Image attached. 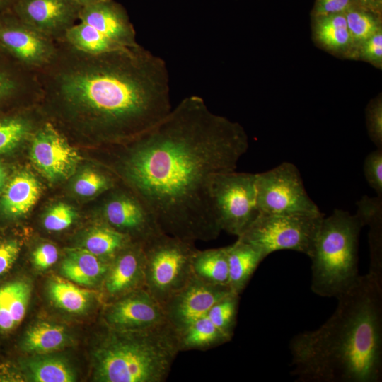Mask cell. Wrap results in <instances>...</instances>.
Segmentation results:
<instances>
[{"label":"cell","instance_id":"cell-29","mask_svg":"<svg viewBox=\"0 0 382 382\" xmlns=\"http://www.w3.org/2000/svg\"><path fill=\"white\" fill-rule=\"evenodd\" d=\"M347 28L353 42L354 57L359 46L382 28L381 16H379L357 4L345 13Z\"/></svg>","mask_w":382,"mask_h":382},{"label":"cell","instance_id":"cell-42","mask_svg":"<svg viewBox=\"0 0 382 382\" xmlns=\"http://www.w3.org/2000/svg\"><path fill=\"white\" fill-rule=\"evenodd\" d=\"M7 171L6 169L0 165V195L2 193L5 185L7 183Z\"/></svg>","mask_w":382,"mask_h":382},{"label":"cell","instance_id":"cell-7","mask_svg":"<svg viewBox=\"0 0 382 382\" xmlns=\"http://www.w3.org/2000/svg\"><path fill=\"white\" fill-rule=\"evenodd\" d=\"M194 243L163 232L142 245L144 289L163 308L193 277Z\"/></svg>","mask_w":382,"mask_h":382},{"label":"cell","instance_id":"cell-24","mask_svg":"<svg viewBox=\"0 0 382 382\" xmlns=\"http://www.w3.org/2000/svg\"><path fill=\"white\" fill-rule=\"evenodd\" d=\"M193 277L214 285L228 286V267L226 247L197 250L192 261Z\"/></svg>","mask_w":382,"mask_h":382},{"label":"cell","instance_id":"cell-31","mask_svg":"<svg viewBox=\"0 0 382 382\" xmlns=\"http://www.w3.org/2000/svg\"><path fill=\"white\" fill-rule=\"evenodd\" d=\"M115 185L112 175L96 168L85 169L73 185L74 192L81 197H93L108 191Z\"/></svg>","mask_w":382,"mask_h":382},{"label":"cell","instance_id":"cell-9","mask_svg":"<svg viewBox=\"0 0 382 382\" xmlns=\"http://www.w3.org/2000/svg\"><path fill=\"white\" fill-rule=\"evenodd\" d=\"M257 173L235 170L215 175L211 196L221 231L239 237L259 216Z\"/></svg>","mask_w":382,"mask_h":382},{"label":"cell","instance_id":"cell-1","mask_svg":"<svg viewBox=\"0 0 382 382\" xmlns=\"http://www.w3.org/2000/svg\"><path fill=\"white\" fill-rule=\"evenodd\" d=\"M129 144L115 170L161 230L209 241L222 231L211 196L212 178L233 171L249 143L244 128L212 112L203 98H183Z\"/></svg>","mask_w":382,"mask_h":382},{"label":"cell","instance_id":"cell-21","mask_svg":"<svg viewBox=\"0 0 382 382\" xmlns=\"http://www.w3.org/2000/svg\"><path fill=\"white\" fill-rule=\"evenodd\" d=\"M313 31L316 41L323 48L352 57L353 42L345 13L313 17Z\"/></svg>","mask_w":382,"mask_h":382},{"label":"cell","instance_id":"cell-25","mask_svg":"<svg viewBox=\"0 0 382 382\" xmlns=\"http://www.w3.org/2000/svg\"><path fill=\"white\" fill-rule=\"evenodd\" d=\"M47 289L50 299L57 307L74 314H81L90 308L96 294L57 277L49 281Z\"/></svg>","mask_w":382,"mask_h":382},{"label":"cell","instance_id":"cell-3","mask_svg":"<svg viewBox=\"0 0 382 382\" xmlns=\"http://www.w3.org/2000/svg\"><path fill=\"white\" fill-rule=\"evenodd\" d=\"M318 328L289 343L300 382H379L382 378V277L369 272L337 298Z\"/></svg>","mask_w":382,"mask_h":382},{"label":"cell","instance_id":"cell-38","mask_svg":"<svg viewBox=\"0 0 382 382\" xmlns=\"http://www.w3.org/2000/svg\"><path fill=\"white\" fill-rule=\"evenodd\" d=\"M58 257V250L54 245L43 243L33 251V262L38 270H45L57 261Z\"/></svg>","mask_w":382,"mask_h":382},{"label":"cell","instance_id":"cell-45","mask_svg":"<svg viewBox=\"0 0 382 382\" xmlns=\"http://www.w3.org/2000/svg\"><path fill=\"white\" fill-rule=\"evenodd\" d=\"M361 0H358V1H359V3L361 2Z\"/></svg>","mask_w":382,"mask_h":382},{"label":"cell","instance_id":"cell-13","mask_svg":"<svg viewBox=\"0 0 382 382\" xmlns=\"http://www.w3.org/2000/svg\"><path fill=\"white\" fill-rule=\"evenodd\" d=\"M232 292L228 286L208 284L192 277L163 306L166 321L178 336Z\"/></svg>","mask_w":382,"mask_h":382},{"label":"cell","instance_id":"cell-5","mask_svg":"<svg viewBox=\"0 0 382 382\" xmlns=\"http://www.w3.org/2000/svg\"><path fill=\"white\" fill-rule=\"evenodd\" d=\"M363 224L357 215L335 209L323 217L311 256V289L337 298L358 279V245Z\"/></svg>","mask_w":382,"mask_h":382},{"label":"cell","instance_id":"cell-12","mask_svg":"<svg viewBox=\"0 0 382 382\" xmlns=\"http://www.w3.org/2000/svg\"><path fill=\"white\" fill-rule=\"evenodd\" d=\"M30 154L35 167L52 182L69 178L81 159L76 149L50 122L33 132Z\"/></svg>","mask_w":382,"mask_h":382},{"label":"cell","instance_id":"cell-27","mask_svg":"<svg viewBox=\"0 0 382 382\" xmlns=\"http://www.w3.org/2000/svg\"><path fill=\"white\" fill-rule=\"evenodd\" d=\"M231 337L220 330L207 314L178 335L180 352L206 350L229 342Z\"/></svg>","mask_w":382,"mask_h":382},{"label":"cell","instance_id":"cell-15","mask_svg":"<svg viewBox=\"0 0 382 382\" xmlns=\"http://www.w3.org/2000/svg\"><path fill=\"white\" fill-rule=\"evenodd\" d=\"M0 47L25 69L36 72L50 64L57 42L37 32L19 18L0 24Z\"/></svg>","mask_w":382,"mask_h":382},{"label":"cell","instance_id":"cell-16","mask_svg":"<svg viewBox=\"0 0 382 382\" xmlns=\"http://www.w3.org/2000/svg\"><path fill=\"white\" fill-rule=\"evenodd\" d=\"M81 8L71 0H15L18 18L54 41L63 40Z\"/></svg>","mask_w":382,"mask_h":382},{"label":"cell","instance_id":"cell-10","mask_svg":"<svg viewBox=\"0 0 382 382\" xmlns=\"http://www.w3.org/2000/svg\"><path fill=\"white\" fill-rule=\"evenodd\" d=\"M257 204L260 214H318L308 195L297 167L290 162L257 173Z\"/></svg>","mask_w":382,"mask_h":382},{"label":"cell","instance_id":"cell-40","mask_svg":"<svg viewBox=\"0 0 382 382\" xmlns=\"http://www.w3.org/2000/svg\"><path fill=\"white\" fill-rule=\"evenodd\" d=\"M21 89L28 88L25 83H22L14 74L0 66V99L16 93Z\"/></svg>","mask_w":382,"mask_h":382},{"label":"cell","instance_id":"cell-11","mask_svg":"<svg viewBox=\"0 0 382 382\" xmlns=\"http://www.w3.org/2000/svg\"><path fill=\"white\" fill-rule=\"evenodd\" d=\"M101 207L103 220L133 242L143 245L163 233L154 216L129 187L115 189Z\"/></svg>","mask_w":382,"mask_h":382},{"label":"cell","instance_id":"cell-19","mask_svg":"<svg viewBox=\"0 0 382 382\" xmlns=\"http://www.w3.org/2000/svg\"><path fill=\"white\" fill-rule=\"evenodd\" d=\"M110 261L99 257L84 248H70L61 266L63 275L83 286L103 284Z\"/></svg>","mask_w":382,"mask_h":382},{"label":"cell","instance_id":"cell-37","mask_svg":"<svg viewBox=\"0 0 382 382\" xmlns=\"http://www.w3.org/2000/svg\"><path fill=\"white\" fill-rule=\"evenodd\" d=\"M357 4H359L358 0H316L312 17L345 13Z\"/></svg>","mask_w":382,"mask_h":382},{"label":"cell","instance_id":"cell-39","mask_svg":"<svg viewBox=\"0 0 382 382\" xmlns=\"http://www.w3.org/2000/svg\"><path fill=\"white\" fill-rule=\"evenodd\" d=\"M20 250V244L16 240L0 241V277L11 268Z\"/></svg>","mask_w":382,"mask_h":382},{"label":"cell","instance_id":"cell-22","mask_svg":"<svg viewBox=\"0 0 382 382\" xmlns=\"http://www.w3.org/2000/svg\"><path fill=\"white\" fill-rule=\"evenodd\" d=\"M30 284L15 280L0 286V331L16 328L26 313L31 295Z\"/></svg>","mask_w":382,"mask_h":382},{"label":"cell","instance_id":"cell-26","mask_svg":"<svg viewBox=\"0 0 382 382\" xmlns=\"http://www.w3.org/2000/svg\"><path fill=\"white\" fill-rule=\"evenodd\" d=\"M133 243L128 236L103 221L89 231L83 241V248L99 257L111 261Z\"/></svg>","mask_w":382,"mask_h":382},{"label":"cell","instance_id":"cell-28","mask_svg":"<svg viewBox=\"0 0 382 382\" xmlns=\"http://www.w3.org/2000/svg\"><path fill=\"white\" fill-rule=\"evenodd\" d=\"M29 378L35 382H73L76 374L69 364L57 357H39L26 364Z\"/></svg>","mask_w":382,"mask_h":382},{"label":"cell","instance_id":"cell-43","mask_svg":"<svg viewBox=\"0 0 382 382\" xmlns=\"http://www.w3.org/2000/svg\"><path fill=\"white\" fill-rule=\"evenodd\" d=\"M71 1L76 3L81 7H83V6L93 4L103 1V0H71Z\"/></svg>","mask_w":382,"mask_h":382},{"label":"cell","instance_id":"cell-8","mask_svg":"<svg viewBox=\"0 0 382 382\" xmlns=\"http://www.w3.org/2000/svg\"><path fill=\"white\" fill-rule=\"evenodd\" d=\"M324 214H260L238 239L250 243L265 257L281 250H291L311 256Z\"/></svg>","mask_w":382,"mask_h":382},{"label":"cell","instance_id":"cell-34","mask_svg":"<svg viewBox=\"0 0 382 382\" xmlns=\"http://www.w3.org/2000/svg\"><path fill=\"white\" fill-rule=\"evenodd\" d=\"M366 128L369 138L378 149H382V99L371 100L366 110Z\"/></svg>","mask_w":382,"mask_h":382},{"label":"cell","instance_id":"cell-23","mask_svg":"<svg viewBox=\"0 0 382 382\" xmlns=\"http://www.w3.org/2000/svg\"><path fill=\"white\" fill-rule=\"evenodd\" d=\"M70 342L71 337L64 327L40 322L26 331L21 347L26 352L43 355L62 349Z\"/></svg>","mask_w":382,"mask_h":382},{"label":"cell","instance_id":"cell-30","mask_svg":"<svg viewBox=\"0 0 382 382\" xmlns=\"http://www.w3.org/2000/svg\"><path fill=\"white\" fill-rule=\"evenodd\" d=\"M32 122L25 117L13 116L0 120V154L18 146L32 133Z\"/></svg>","mask_w":382,"mask_h":382},{"label":"cell","instance_id":"cell-14","mask_svg":"<svg viewBox=\"0 0 382 382\" xmlns=\"http://www.w3.org/2000/svg\"><path fill=\"white\" fill-rule=\"evenodd\" d=\"M103 320L106 326L117 330H146L168 323L163 306L145 289L109 302Z\"/></svg>","mask_w":382,"mask_h":382},{"label":"cell","instance_id":"cell-20","mask_svg":"<svg viewBox=\"0 0 382 382\" xmlns=\"http://www.w3.org/2000/svg\"><path fill=\"white\" fill-rule=\"evenodd\" d=\"M226 248L228 285L233 293L239 295L265 257L256 247L238 238L233 244L226 246Z\"/></svg>","mask_w":382,"mask_h":382},{"label":"cell","instance_id":"cell-41","mask_svg":"<svg viewBox=\"0 0 382 382\" xmlns=\"http://www.w3.org/2000/svg\"><path fill=\"white\" fill-rule=\"evenodd\" d=\"M359 4L374 13L381 16L382 0H361Z\"/></svg>","mask_w":382,"mask_h":382},{"label":"cell","instance_id":"cell-6","mask_svg":"<svg viewBox=\"0 0 382 382\" xmlns=\"http://www.w3.org/2000/svg\"><path fill=\"white\" fill-rule=\"evenodd\" d=\"M62 41L92 54L123 50L138 45L125 8L115 0H103L81 8L78 21Z\"/></svg>","mask_w":382,"mask_h":382},{"label":"cell","instance_id":"cell-2","mask_svg":"<svg viewBox=\"0 0 382 382\" xmlns=\"http://www.w3.org/2000/svg\"><path fill=\"white\" fill-rule=\"evenodd\" d=\"M52 62L35 72L38 91L102 139L128 141L171 110L164 60L140 45L92 54L57 41Z\"/></svg>","mask_w":382,"mask_h":382},{"label":"cell","instance_id":"cell-36","mask_svg":"<svg viewBox=\"0 0 382 382\" xmlns=\"http://www.w3.org/2000/svg\"><path fill=\"white\" fill-rule=\"evenodd\" d=\"M354 58H360L381 68L382 28L359 46Z\"/></svg>","mask_w":382,"mask_h":382},{"label":"cell","instance_id":"cell-18","mask_svg":"<svg viewBox=\"0 0 382 382\" xmlns=\"http://www.w3.org/2000/svg\"><path fill=\"white\" fill-rule=\"evenodd\" d=\"M41 192V185L32 173L25 170L18 172L5 185L1 208L8 216H23L36 204Z\"/></svg>","mask_w":382,"mask_h":382},{"label":"cell","instance_id":"cell-35","mask_svg":"<svg viewBox=\"0 0 382 382\" xmlns=\"http://www.w3.org/2000/svg\"><path fill=\"white\" fill-rule=\"evenodd\" d=\"M363 170L369 185L382 197V149L376 148L366 156Z\"/></svg>","mask_w":382,"mask_h":382},{"label":"cell","instance_id":"cell-44","mask_svg":"<svg viewBox=\"0 0 382 382\" xmlns=\"http://www.w3.org/2000/svg\"><path fill=\"white\" fill-rule=\"evenodd\" d=\"M11 0H0V10L9 3Z\"/></svg>","mask_w":382,"mask_h":382},{"label":"cell","instance_id":"cell-33","mask_svg":"<svg viewBox=\"0 0 382 382\" xmlns=\"http://www.w3.org/2000/svg\"><path fill=\"white\" fill-rule=\"evenodd\" d=\"M76 216L75 210L70 205L58 203L46 213L43 225L48 231H60L69 227L75 220Z\"/></svg>","mask_w":382,"mask_h":382},{"label":"cell","instance_id":"cell-4","mask_svg":"<svg viewBox=\"0 0 382 382\" xmlns=\"http://www.w3.org/2000/svg\"><path fill=\"white\" fill-rule=\"evenodd\" d=\"M93 354L94 379L100 382H163L180 352L177 333L166 323L146 330L108 326Z\"/></svg>","mask_w":382,"mask_h":382},{"label":"cell","instance_id":"cell-32","mask_svg":"<svg viewBox=\"0 0 382 382\" xmlns=\"http://www.w3.org/2000/svg\"><path fill=\"white\" fill-rule=\"evenodd\" d=\"M238 302L239 295L232 292L217 301L207 313L214 325L231 338L236 324Z\"/></svg>","mask_w":382,"mask_h":382},{"label":"cell","instance_id":"cell-17","mask_svg":"<svg viewBox=\"0 0 382 382\" xmlns=\"http://www.w3.org/2000/svg\"><path fill=\"white\" fill-rule=\"evenodd\" d=\"M144 282L142 245L133 243L110 261L103 285L111 302L132 291L144 289Z\"/></svg>","mask_w":382,"mask_h":382}]
</instances>
